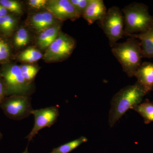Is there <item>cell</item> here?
Returning <instances> with one entry per match:
<instances>
[{
    "mask_svg": "<svg viewBox=\"0 0 153 153\" xmlns=\"http://www.w3.org/2000/svg\"><path fill=\"white\" fill-rule=\"evenodd\" d=\"M69 1L81 16H82L90 2V0H69Z\"/></svg>",
    "mask_w": 153,
    "mask_h": 153,
    "instance_id": "23",
    "label": "cell"
},
{
    "mask_svg": "<svg viewBox=\"0 0 153 153\" xmlns=\"http://www.w3.org/2000/svg\"><path fill=\"white\" fill-rule=\"evenodd\" d=\"M43 57V55L41 52L32 47L24 50L18 56L19 60L27 63L36 62Z\"/></svg>",
    "mask_w": 153,
    "mask_h": 153,
    "instance_id": "18",
    "label": "cell"
},
{
    "mask_svg": "<svg viewBox=\"0 0 153 153\" xmlns=\"http://www.w3.org/2000/svg\"><path fill=\"white\" fill-rule=\"evenodd\" d=\"M87 141L86 137L81 136L70 142L55 148L49 153H69L82 144L87 142Z\"/></svg>",
    "mask_w": 153,
    "mask_h": 153,
    "instance_id": "17",
    "label": "cell"
},
{
    "mask_svg": "<svg viewBox=\"0 0 153 153\" xmlns=\"http://www.w3.org/2000/svg\"><path fill=\"white\" fill-rule=\"evenodd\" d=\"M22 153H29V152H28V150H27V149H26L25 150V152H23Z\"/></svg>",
    "mask_w": 153,
    "mask_h": 153,
    "instance_id": "27",
    "label": "cell"
},
{
    "mask_svg": "<svg viewBox=\"0 0 153 153\" xmlns=\"http://www.w3.org/2000/svg\"><path fill=\"white\" fill-rule=\"evenodd\" d=\"M106 7L102 0H90L82 16L89 25L103 19L106 13Z\"/></svg>",
    "mask_w": 153,
    "mask_h": 153,
    "instance_id": "10",
    "label": "cell"
},
{
    "mask_svg": "<svg viewBox=\"0 0 153 153\" xmlns=\"http://www.w3.org/2000/svg\"><path fill=\"white\" fill-rule=\"evenodd\" d=\"M131 109L134 110L142 117L145 123L153 122V103L148 100L134 107Z\"/></svg>",
    "mask_w": 153,
    "mask_h": 153,
    "instance_id": "15",
    "label": "cell"
},
{
    "mask_svg": "<svg viewBox=\"0 0 153 153\" xmlns=\"http://www.w3.org/2000/svg\"><path fill=\"white\" fill-rule=\"evenodd\" d=\"M46 9L55 19L60 21H74L81 16L69 0L49 1Z\"/></svg>",
    "mask_w": 153,
    "mask_h": 153,
    "instance_id": "9",
    "label": "cell"
},
{
    "mask_svg": "<svg viewBox=\"0 0 153 153\" xmlns=\"http://www.w3.org/2000/svg\"><path fill=\"white\" fill-rule=\"evenodd\" d=\"M8 15V11L0 4V18Z\"/></svg>",
    "mask_w": 153,
    "mask_h": 153,
    "instance_id": "26",
    "label": "cell"
},
{
    "mask_svg": "<svg viewBox=\"0 0 153 153\" xmlns=\"http://www.w3.org/2000/svg\"><path fill=\"white\" fill-rule=\"evenodd\" d=\"M0 4L8 11L20 15L22 13V6L17 1L12 0H0Z\"/></svg>",
    "mask_w": 153,
    "mask_h": 153,
    "instance_id": "21",
    "label": "cell"
},
{
    "mask_svg": "<svg viewBox=\"0 0 153 153\" xmlns=\"http://www.w3.org/2000/svg\"><path fill=\"white\" fill-rule=\"evenodd\" d=\"M0 75L5 84L6 96L30 94L32 85L25 79L20 66L12 63L5 64L2 67Z\"/></svg>",
    "mask_w": 153,
    "mask_h": 153,
    "instance_id": "4",
    "label": "cell"
},
{
    "mask_svg": "<svg viewBox=\"0 0 153 153\" xmlns=\"http://www.w3.org/2000/svg\"><path fill=\"white\" fill-rule=\"evenodd\" d=\"M35 118L33 129L26 138L28 141L32 140L39 131L46 127H50L57 121L59 115L57 106H51L39 109H33L31 112Z\"/></svg>",
    "mask_w": 153,
    "mask_h": 153,
    "instance_id": "8",
    "label": "cell"
},
{
    "mask_svg": "<svg viewBox=\"0 0 153 153\" xmlns=\"http://www.w3.org/2000/svg\"><path fill=\"white\" fill-rule=\"evenodd\" d=\"M75 40L67 34L60 32L57 38L47 48L43 56L47 62L61 61L70 56L75 48Z\"/></svg>",
    "mask_w": 153,
    "mask_h": 153,
    "instance_id": "7",
    "label": "cell"
},
{
    "mask_svg": "<svg viewBox=\"0 0 153 153\" xmlns=\"http://www.w3.org/2000/svg\"><path fill=\"white\" fill-rule=\"evenodd\" d=\"M124 20V36L143 33L153 25V17L145 4L133 3L122 10Z\"/></svg>",
    "mask_w": 153,
    "mask_h": 153,
    "instance_id": "3",
    "label": "cell"
},
{
    "mask_svg": "<svg viewBox=\"0 0 153 153\" xmlns=\"http://www.w3.org/2000/svg\"><path fill=\"white\" fill-rule=\"evenodd\" d=\"M55 21L54 16L48 11L34 14L30 19L32 27L41 33L54 26Z\"/></svg>",
    "mask_w": 153,
    "mask_h": 153,
    "instance_id": "13",
    "label": "cell"
},
{
    "mask_svg": "<svg viewBox=\"0 0 153 153\" xmlns=\"http://www.w3.org/2000/svg\"><path fill=\"white\" fill-rule=\"evenodd\" d=\"M0 107L6 116L16 120L29 117L33 109L28 96H11L1 102Z\"/></svg>",
    "mask_w": 153,
    "mask_h": 153,
    "instance_id": "6",
    "label": "cell"
},
{
    "mask_svg": "<svg viewBox=\"0 0 153 153\" xmlns=\"http://www.w3.org/2000/svg\"><path fill=\"white\" fill-rule=\"evenodd\" d=\"M30 36L27 30L25 28L19 29L16 33L14 38V44L17 48L25 47L29 43Z\"/></svg>",
    "mask_w": 153,
    "mask_h": 153,
    "instance_id": "19",
    "label": "cell"
},
{
    "mask_svg": "<svg viewBox=\"0 0 153 153\" xmlns=\"http://www.w3.org/2000/svg\"><path fill=\"white\" fill-rule=\"evenodd\" d=\"M48 2L49 1L47 0H30L28 4L33 8L40 9L47 7Z\"/></svg>",
    "mask_w": 153,
    "mask_h": 153,
    "instance_id": "24",
    "label": "cell"
},
{
    "mask_svg": "<svg viewBox=\"0 0 153 153\" xmlns=\"http://www.w3.org/2000/svg\"><path fill=\"white\" fill-rule=\"evenodd\" d=\"M24 77L26 81L31 84V82L38 73V67L31 65H24L20 66Z\"/></svg>",
    "mask_w": 153,
    "mask_h": 153,
    "instance_id": "20",
    "label": "cell"
},
{
    "mask_svg": "<svg viewBox=\"0 0 153 153\" xmlns=\"http://www.w3.org/2000/svg\"><path fill=\"white\" fill-rule=\"evenodd\" d=\"M134 76L137 79V82L148 93L153 88V63L145 62L142 63L137 69Z\"/></svg>",
    "mask_w": 153,
    "mask_h": 153,
    "instance_id": "11",
    "label": "cell"
},
{
    "mask_svg": "<svg viewBox=\"0 0 153 153\" xmlns=\"http://www.w3.org/2000/svg\"><path fill=\"white\" fill-rule=\"evenodd\" d=\"M60 25H55L44 30L38 36L37 44L41 49H47L51 45L60 31Z\"/></svg>",
    "mask_w": 153,
    "mask_h": 153,
    "instance_id": "14",
    "label": "cell"
},
{
    "mask_svg": "<svg viewBox=\"0 0 153 153\" xmlns=\"http://www.w3.org/2000/svg\"><path fill=\"white\" fill-rule=\"evenodd\" d=\"M6 97V88L4 81L0 75V101L2 102Z\"/></svg>",
    "mask_w": 153,
    "mask_h": 153,
    "instance_id": "25",
    "label": "cell"
},
{
    "mask_svg": "<svg viewBox=\"0 0 153 153\" xmlns=\"http://www.w3.org/2000/svg\"><path fill=\"white\" fill-rule=\"evenodd\" d=\"M100 27L112 47L124 36V20L121 10L116 6L110 8L103 19L99 21Z\"/></svg>",
    "mask_w": 153,
    "mask_h": 153,
    "instance_id": "5",
    "label": "cell"
},
{
    "mask_svg": "<svg viewBox=\"0 0 153 153\" xmlns=\"http://www.w3.org/2000/svg\"><path fill=\"white\" fill-rule=\"evenodd\" d=\"M16 18L12 15H7L0 18V31L6 35H10L16 27Z\"/></svg>",
    "mask_w": 153,
    "mask_h": 153,
    "instance_id": "16",
    "label": "cell"
},
{
    "mask_svg": "<svg viewBox=\"0 0 153 153\" xmlns=\"http://www.w3.org/2000/svg\"><path fill=\"white\" fill-rule=\"evenodd\" d=\"M10 53L8 44L2 38H0V61L7 59L10 57Z\"/></svg>",
    "mask_w": 153,
    "mask_h": 153,
    "instance_id": "22",
    "label": "cell"
},
{
    "mask_svg": "<svg viewBox=\"0 0 153 153\" xmlns=\"http://www.w3.org/2000/svg\"><path fill=\"white\" fill-rule=\"evenodd\" d=\"M111 51L121 65L123 71L129 77L134 76L143 58L139 41L130 37L123 43L115 44L111 47Z\"/></svg>",
    "mask_w": 153,
    "mask_h": 153,
    "instance_id": "2",
    "label": "cell"
},
{
    "mask_svg": "<svg viewBox=\"0 0 153 153\" xmlns=\"http://www.w3.org/2000/svg\"><path fill=\"white\" fill-rule=\"evenodd\" d=\"M147 94L137 82L134 85L123 88L115 94L111 100L109 113L110 126H113L128 109L141 103Z\"/></svg>",
    "mask_w": 153,
    "mask_h": 153,
    "instance_id": "1",
    "label": "cell"
},
{
    "mask_svg": "<svg viewBox=\"0 0 153 153\" xmlns=\"http://www.w3.org/2000/svg\"><path fill=\"white\" fill-rule=\"evenodd\" d=\"M2 137V134L1 133L0 131V140L1 139Z\"/></svg>",
    "mask_w": 153,
    "mask_h": 153,
    "instance_id": "28",
    "label": "cell"
},
{
    "mask_svg": "<svg viewBox=\"0 0 153 153\" xmlns=\"http://www.w3.org/2000/svg\"><path fill=\"white\" fill-rule=\"evenodd\" d=\"M1 102L0 101V104H1Z\"/></svg>",
    "mask_w": 153,
    "mask_h": 153,
    "instance_id": "29",
    "label": "cell"
},
{
    "mask_svg": "<svg viewBox=\"0 0 153 153\" xmlns=\"http://www.w3.org/2000/svg\"><path fill=\"white\" fill-rule=\"evenodd\" d=\"M139 41L143 57L153 58V25L143 33L129 36Z\"/></svg>",
    "mask_w": 153,
    "mask_h": 153,
    "instance_id": "12",
    "label": "cell"
}]
</instances>
